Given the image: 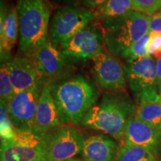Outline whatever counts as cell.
Instances as JSON below:
<instances>
[{
  "label": "cell",
  "instance_id": "52a82bcc",
  "mask_svg": "<svg viewBox=\"0 0 161 161\" xmlns=\"http://www.w3.org/2000/svg\"><path fill=\"white\" fill-rule=\"evenodd\" d=\"M58 48L71 61L92 60L105 48L102 23L92 21Z\"/></svg>",
  "mask_w": 161,
  "mask_h": 161
},
{
  "label": "cell",
  "instance_id": "3957f363",
  "mask_svg": "<svg viewBox=\"0 0 161 161\" xmlns=\"http://www.w3.org/2000/svg\"><path fill=\"white\" fill-rule=\"evenodd\" d=\"M19 19V49L22 55L33 57L48 40L50 9L44 0H17Z\"/></svg>",
  "mask_w": 161,
  "mask_h": 161
},
{
  "label": "cell",
  "instance_id": "4fadbf2b",
  "mask_svg": "<svg viewBox=\"0 0 161 161\" xmlns=\"http://www.w3.org/2000/svg\"><path fill=\"white\" fill-rule=\"evenodd\" d=\"M5 64L15 94L33 87L43 78L32 56L21 55Z\"/></svg>",
  "mask_w": 161,
  "mask_h": 161
},
{
  "label": "cell",
  "instance_id": "6da1fadb",
  "mask_svg": "<svg viewBox=\"0 0 161 161\" xmlns=\"http://www.w3.org/2000/svg\"><path fill=\"white\" fill-rule=\"evenodd\" d=\"M134 111L135 106L126 92H105L99 102L86 113L79 125L121 140Z\"/></svg>",
  "mask_w": 161,
  "mask_h": 161
},
{
  "label": "cell",
  "instance_id": "4dcf8cb0",
  "mask_svg": "<svg viewBox=\"0 0 161 161\" xmlns=\"http://www.w3.org/2000/svg\"><path fill=\"white\" fill-rule=\"evenodd\" d=\"M66 161H83V160H80L79 159H75V158H72L70 159L69 160H66Z\"/></svg>",
  "mask_w": 161,
  "mask_h": 161
},
{
  "label": "cell",
  "instance_id": "8992f818",
  "mask_svg": "<svg viewBox=\"0 0 161 161\" xmlns=\"http://www.w3.org/2000/svg\"><path fill=\"white\" fill-rule=\"evenodd\" d=\"M94 20V13L90 10L84 7L62 6L52 16L48 40L59 47Z\"/></svg>",
  "mask_w": 161,
  "mask_h": 161
},
{
  "label": "cell",
  "instance_id": "2e32d148",
  "mask_svg": "<svg viewBox=\"0 0 161 161\" xmlns=\"http://www.w3.org/2000/svg\"><path fill=\"white\" fill-rule=\"evenodd\" d=\"M60 125L57 106L52 95L51 84L49 80H47L40 95L33 130L40 134H46Z\"/></svg>",
  "mask_w": 161,
  "mask_h": 161
},
{
  "label": "cell",
  "instance_id": "5bb4252c",
  "mask_svg": "<svg viewBox=\"0 0 161 161\" xmlns=\"http://www.w3.org/2000/svg\"><path fill=\"white\" fill-rule=\"evenodd\" d=\"M123 143L134 145L150 150L158 158L161 154V130L154 129L134 115L128 122Z\"/></svg>",
  "mask_w": 161,
  "mask_h": 161
},
{
  "label": "cell",
  "instance_id": "7c38bea8",
  "mask_svg": "<svg viewBox=\"0 0 161 161\" xmlns=\"http://www.w3.org/2000/svg\"><path fill=\"white\" fill-rule=\"evenodd\" d=\"M33 58L40 73L48 80L53 81L66 77L71 60L49 40L35 52Z\"/></svg>",
  "mask_w": 161,
  "mask_h": 161
},
{
  "label": "cell",
  "instance_id": "30bf717a",
  "mask_svg": "<svg viewBox=\"0 0 161 161\" xmlns=\"http://www.w3.org/2000/svg\"><path fill=\"white\" fill-rule=\"evenodd\" d=\"M46 80L43 77L33 87L16 93L8 104L10 119L15 130H33L38 103Z\"/></svg>",
  "mask_w": 161,
  "mask_h": 161
},
{
  "label": "cell",
  "instance_id": "9c48e42d",
  "mask_svg": "<svg viewBox=\"0 0 161 161\" xmlns=\"http://www.w3.org/2000/svg\"><path fill=\"white\" fill-rule=\"evenodd\" d=\"M85 138L72 126L64 125L46 133L44 161H66L81 153Z\"/></svg>",
  "mask_w": 161,
  "mask_h": 161
},
{
  "label": "cell",
  "instance_id": "5b68a950",
  "mask_svg": "<svg viewBox=\"0 0 161 161\" xmlns=\"http://www.w3.org/2000/svg\"><path fill=\"white\" fill-rule=\"evenodd\" d=\"M46 134L15 130L14 136L1 140L0 161H44Z\"/></svg>",
  "mask_w": 161,
  "mask_h": 161
},
{
  "label": "cell",
  "instance_id": "1f68e13d",
  "mask_svg": "<svg viewBox=\"0 0 161 161\" xmlns=\"http://www.w3.org/2000/svg\"><path fill=\"white\" fill-rule=\"evenodd\" d=\"M160 130H161V127H160Z\"/></svg>",
  "mask_w": 161,
  "mask_h": 161
},
{
  "label": "cell",
  "instance_id": "277c9868",
  "mask_svg": "<svg viewBox=\"0 0 161 161\" xmlns=\"http://www.w3.org/2000/svg\"><path fill=\"white\" fill-rule=\"evenodd\" d=\"M152 16L130 11L119 17L102 21L107 52L120 56L133 44L150 32Z\"/></svg>",
  "mask_w": 161,
  "mask_h": 161
},
{
  "label": "cell",
  "instance_id": "f546056e",
  "mask_svg": "<svg viewBox=\"0 0 161 161\" xmlns=\"http://www.w3.org/2000/svg\"><path fill=\"white\" fill-rule=\"evenodd\" d=\"M44 1L46 2V4H47L49 6V7L52 8V5H51V2H50V0H44Z\"/></svg>",
  "mask_w": 161,
  "mask_h": 161
},
{
  "label": "cell",
  "instance_id": "ac0fdd59",
  "mask_svg": "<svg viewBox=\"0 0 161 161\" xmlns=\"http://www.w3.org/2000/svg\"><path fill=\"white\" fill-rule=\"evenodd\" d=\"M136 116L152 128L160 130L161 97L142 101L138 103Z\"/></svg>",
  "mask_w": 161,
  "mask_h": 161
},
{
  "label": "cell",
  "instance_id": "cb8c5ba5",
  "mask_svg": "<svg viewBox=\"0 0 161 161\" xmlns=\"http://www.w3.org/2000/svg\"><path fill=\"white\" fill-rule=\"evenodd\" d=\"M135 11L146 14L149 16L155 14L161 8V0H133Z\"/></svg>",
  "mask_w": 161,
  "mask_h": 161
},
{
  "label": "cell",
  "instance_id": "9a60e30c",
  "mask_svg": "<svg viewBox=\"0 0 161 161\" xmlns=\"http://www.w3.org/2000/svg\"><path fill=\"white\" fill-rule=\"evenodd\" d=\"M0 14V51L1 61L9 60V55L17 43L19 30V19L16 6H6L5 0H1Z\"/></svg>",
  "mask_w": 161,
  "mask_h": 161
},
{
  "label": "cell",
  "instance_id": "603a6c76",
  "mask_svg": "<svg viewBox=\"0 0 161 161\" xmlns=\"http://www.w3.org/2000/svg\"><path fill=\"white\" fill-rule=\"evenodd\" d=\"M0 134L1 140H9L14 136L15 128L9 117L8 104L0 101Z\"/></svg>",
  "mask_w": 161,
  "mask_h": 161
},
{
  "label": "cell",
  "instance_id": "484cf974",
  "mask_svg": "<svg viewBox=\"0 0 161 161\" xmlns=\"http://www.w3.org/2000/svg\"><path fill=\"white\" fill-rule=\"evenodd\" d=\"M150 32L161 34V11L152 16L150 21Z\"/></svg>",
  "mask_w": 161,
  "mask_h": 161
},
{
  "label": "cell",
  "instance_id": "d4e9b609",
  "mask_svg": "<svg viewBox=\"0 0 161 161\" xmlns=\"http://www.w3.org/2000/svg\"><path fill=\"white\" fill-rule=\"evenodd\" d=\"M151 38L148 43V52L150 55L161 58V34L150 32Z\"/></svg>",
  "mask_w": 161,
  "mask_h": 161
},
{
  "label": "cell",
  "instance_id": "4316f807",
  "mask_svg": "<svg viewBox=\"0 0 161 161\" xmlns=\"http://www.w3.org/2000/svg\"><path fill=\"white\" fill-rule=\"evenodd\" d=\"M106 1L107 0H81L80 4H81L82 7L94 11L101 7Z\"/></svg>",
  "mask_w": 161,
  "mask_h": 161
},
{
  "label": "cell",
  "instance_id": "83f0119b",
  "mask_svg": "<svg viewBox=\"0 0 161 161\" xmlns=\"http://www.w3.org/2000/svg\"><path fill=\"white\" fill-rule=\"evenodd\" d=\"M156 72H157V80H158V91H159V94H160L161 96V58H157Z\"/></svg>",
  "mask_w": 161,
  "mask_h": 161
},
{
  "label": "cell",
  "instance_id": "8fae6325",
  "mask_svg": "<svg viewBox=\"0 0 161 161\" xmlns=\"http://www.w3.org/2000/svg\"><path fill=\"white\" fill-rule=\"evenodd\" d=\"M92 60V75L99 89L105 92L124 91L127 80L125 66L116 56L104 51Z\"/></svg>",
  "mask_w": 161,
  "mask_h": 161
},
{
  "label": "cell",
  "instance_id": "ffe728a7",
  "mask_svg": "<svg viewBox=\"0 0 161 161\" xmlns=\"http://www.w3.org/2000/svg\"><path fill=\"white\" fill-rule=\"evenodd\" d=\"M116 161H157V157L143 147L123 143L119 148Z\"/></svg>",
  "mask_w": 161,
  "mask_h": 161
},
{
  "label": "cell",
  "instance_id": "d6986e66",
  "mask_svg": "<svg viewBox=\"0 0 161 161\" xmlns=\"http://www.w3.org/2000/svg\"><path fill=\"white\" fill-rule=\"evenodd\" d=\"M130 11H135L133 0H107L103 5L93 11L96 21H103L119 17Z\"/></svg>",
  "mask_w": 161,
  "mask_h": 161
},
{
  "label": "cell",
  "instance_id": "7a4b0ae2",
  "mask_svg": "<svg viewBox=\"0 0 161 161\" xmlns=\"http://www.w3.org/2000/svg\"><path fill=\"white\" fill-rule=\"evenodd\" d=\"M50 84L61 125H78L97 102L98 90L83 75L66 76Z\"/></svg>",
  "mask_w": 161,
  "mask_h": 161
},
{
  "label": "cell",
  "instance_id": "44dd1931",
  "mask_svg": "<svg viewBox=\"0 0 161 161\" xmlns=\"http://www.w3.org/2000/svg\"><path fill=\"white\" fill-rule=\"evenodd\" d=\"M150 38L151 33L149 32L143 37L133 44L121 55V57L125 60V63H130V62L134 61L136 60L151 56L148 52V43L149 42Z\"/></svg>",
  "mask_w": 161,
  "mask_h": 161
},
{
  "label": "cell",
  "instance_id": "e0dca14e",
  "mask_svg": "<svg viewBox=\"0 0 161 161\" xmlns=\"http://www.w3.org/2000/svg\"><path fill=\"white\" fill-rule=\"evenodd\" d=\"M116 142L107 135H94L85 139L81 154L86 161H116Z\"/></svg>",
  "mask_w": 161,
  "mask_h": 161
},
{
  "label": "cell",
  "instance_id": "7402d4cb",
  "mask_svg": "<svg viewBox=\"0 0 161 161\" xmlns=\"http://www.w3.org/2000/svg\"><path fill=\"white\" fill-rule=\"evenodd\" d=\"M15 95L14 89L10 79L8 71L5 63H2L0 68V98L8 104Z\"/></svg>",
  "mask_w": 161,
  "mask_h": 161
},
{
  "label": "cell",
  "instance_id": "ba28073f",
  "mask_svg": "<svg viewBox=\"0 0 161 161\" xmlns=\"http://www.w3.org/2000/svg\"><path fill=\"white\" fill-rule=\"evenodd\" d=\"M127 80L136 103L161 97L157 80L156 61L152 56L125 63Z\"/></svg>",
  "mask_w": 161,
  "mask_h": 161
},
{
  "label": "cell",
  "instance_id": "f1b7e54d",
  "mask_svg": "<svg viewBox=\"0 0 161 161\" xmlns=\"http://www.w3.org/2000/svg\"><path fill=\"white\" fill-rule=\"evenodd\" d=\"M53 1L60 4H66L67 5H73V4L75 3H80L81 0H53Z\"/></svg>",
  "mask_w": 161,
  "mask_h": 161
}]
</instances>
